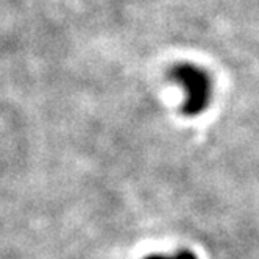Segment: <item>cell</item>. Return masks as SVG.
<instances>
[{
    "mask_svg": "<svg viewBox=\"0 0 259 259\" xmlns=\"http://www.w3.org/2000/svg\"><path fill=\"white\" fill-rule=\"evenodd\" d=\"M174 78L183 86L186 94L184 111L189 116L201 113L211 97V81L206 73L195 66L183 64L174 69Z\"/></svg>",
    "mask_w": 259,
    "mask_h": 259,
    "instance_id": "cell-1",
    "label": "cell"
},
{
    "mask_svg": "<svg viewBox=\"0 0 259 259\" xmlns=\"http://www.w3.org/2000/svg\"><path fill=\"white\" fill-rule=\"evenodd\" d=\"M149 259H177V254L175 256H167V257H165V256H150Z\"/></svg>",
    "mask_w": 259,
    "mask_h": 259,
    "instance_id": "cell-2",
    "label": "cell"
}]
</instances>
